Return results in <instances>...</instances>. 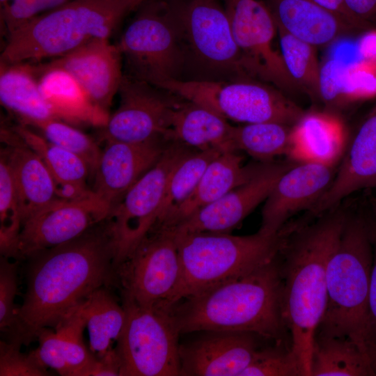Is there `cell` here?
Instances as JSON below:
<instances>
[{"label": "cell", "mask_w": 376, "mask_h": 376, "mask_svg": "<svg viewBox=\"0 0 376 376\" xmlns=\"http://www.w3.org/2000/svg\"><path fill=\"white\" fill-rule=\"evenodd\" d=\"M31 126L37 128L49 142L81 157L94 173L102 150L91 136L57 118L40 121Z\"/></svg>", "instance_id": "36"}, {"label": "cell", "mask_w": 376, "mask_h": 376, "mask_svg": "<svg viewBox=\"0 0 376 376\" xmlns=\"http://www.w3.org/2000/svg\"><path fill=\"white\" fill-rule=\"evenodd\" d=\"M125 0H75L7 36L1 64L55 58L97 38H109L127 14Z\"/></svg>", "instance_id": "5"}, {"label": "cell", "mask_w": 376, "mask_h": 376, "mask_svg": "<svg viewBox=\"0 0 376 376\" xmlns=\"http://www.w3.org/2000/svg\"><path fill=\"white\" fill-rule=\"evenodd\" d=\"M311 376H375L369 357L347 337L315 334Z\"/></svg>", "instance_id": "31"}, {"label": "cell", "mask_w": 376, "mask_h": 376, "mask_svg": "<svg viewBox=\"0 0 376 376\" xmlns=\"http://www.w3.org/2000/svg\"><path fill=\"white\" fill-rule=\"evenodd\" d=\"M158 88L205 107L226 119L257 123L275 122L293 127L306 116L276 87L243 78L236 81L171 79Z\"/></svg>", "instance_id": "7"}, {"label": "cell", "mask_w": 376, "mask_h": 376, "mask_svg": "<svg viewBox=\"0 0 376 376\" xmlns=\"http://www.w3.org/2000/svg\"><path fill=\"white\" fill-rule=\"evenodd\" d=\"M241 376H301V372L290 345L275 343L273 347L258 349Z\"/></svg>", "instance_id": "37"}, {"label": "cell", "mask_w": 376, "mask_h": 376, "mask_svg": "<svg viewBox=\"0 0 376 376\" xmlns=\"http://www.w3.org/2000/svg\"><path fill=\"white\" fill-rule=\"evenodd\" d=\"M373 206L374 212L376 214V198H375L373 201Z\"/></svg>", "instance_id": "49"}, {"label": "cell", "mask_w": 376, "mask_h": 376, "mask_svg": "<svg viewBox=\"0 0 376 376\" xmlns=\"http://www.w3.org/2000/svg\"><path fill=\"white\" fill-rule=\"evenodd\" d=\"M150 234L118 268L123 296L143 307L171 311L182 274L175 234L171 228Z\"/></svg>", "instance_id": "11"}, {"label": "cell", "mask_w": 376, "mask_h": 376, "mask_svg": "<svg viewBox=\"0 0 376 376\" xmlns=\"http://www.w3.org/2000/svg\"><path fill=\"white\" fill-rule=\"evenodd\" d=\"M320 101L327 107L339 100L342 95H347L346 78L340 61H327L320 69Z\"/></svg>", "instance_id": "41"}, {"label": "cell", "mask_w": 376, "mask_h": 376, "mask_svg": "<svg viewBox=\"0 0 376 376\" xmlns=\"http://www.w3.org/2000/svg\"><path fill=\"white\" fill-rule=\"evenodd\" d=\"M376 189V103L350 141L334 180L310 212L320 217L355 191Z\"/></svg>", "instance_id": "21"}, {"label": "cell", "mask_w": 376, "mask_h": 376, "mask_svg": "<svg viewBox=\"0 0 376 376\" xmlns=\"http://www.w3.org/2000/svg\"><path fill=\"white\" fill-rule=\"evenodd\" d=\"M280 52L292 79L314 102L320 101V69L317 48L277 26Z\"/></svg>", "instance_id": "34"}, {"label": "cell", "mask_w": 376, "mask_h": 376, "mask_svg": "<svg viewBox=\"0 0 376 376\" xmlns=\"http://www.w3.org/2000/svg\"><path fill=\"white\" fill-rule=\"evenodd\" d=\"M336 172L332 164L320 161L290 167L264 201L258 231L276 234L293 215L303 210L311 212L330 187Z\"/></svg>", "instance_id": "16"}, {"label": "cell", "mask_w": 376, "mask_h": 376, "mask_svg": "<svg viewBox=\"0 0 376 376\" xmlns=\"http://www.w3.org/2000/svg\"><path fill=\"white\" fill-rule=\"evenodd\" d=\"M279 254L239 277L182 299L172 308L181 334L250 332L275 343L288 334L282 313Z\"/></svg>", "instance_id": "3"}, {"label": "cell", "mask_w": 376, "mask_h": 376, "mask_svg": "<svg viewBox=\"0 0 376 376\" xmlns=\"http://www.w3.org/2000/svg\"><path fill=\"white\" fill-rule=\"evenodd\" d=\"M18 341H0V376H46L47 368L29 354L20 352Z\"/></svg>", "instance_id": "40"}, {"label": "cell", "mask_w": 376, "mask_h": 376, "mask_svg": "<svg viewBox=\"0 0 376 376\" xmlns=\"http://www.w3.org/2000/svg\"><path fill=\"white\" fill-rule=\"evenodd\" d=\"M373 262L372 219L348 212L327 263V305L315 334L349 338L366 352L364 329Z\"/></svg>", "instance_id": "4"}, {"label": "cell", "mask_w": 376, "mask_h": 376, "mask_svg": "<svg viewBox=\"0 0 376 376\" xmlns=\"http://www.w3.org/2000/svg\"><path fill=\"white\" fill-rule=\"evenodd\" d=\"M352 15L369 29L376 25V0H343Z\"/></svg>", "instance_id": "44"}, {"label": "cell", "mask_w": 376, "mask_h": 376, "mask_svg": "<svg viewBox=\"0 0 376 376\" xmlns=\"http://www.w3.org/2000/svg\"><path fill=\"white\" fill-rule=\"evenodd\" d=\"M366 353L369 357L372 368L376 376V347H369L366 350Z\"/></svg>", "instance_id": "47"}, {"label": "cell", "mask_w": 376, "mask_h": 376, "mask_svg": "<svg viewBox=\"0 0 376 376\" xmlns=\"http://www.w3.org/2000/svg\"><path fill=\"white\" fill-rule=\"evenodd\" d=\"M277 26L317 49L362 33L339 15L311 0H264Z\"/></svg>", "instance_id": "23"}, {"label": "cell", "mask_w": 376, "mask_h": 376, "mask_svg": "<svg viewBox=\"0 0 376 376\" xmlns=\"http://www.w3.org/2000/svg\"><path fill=\"white\" fill-rule=\"evenodd\" d=\"M347 212L337 206L311 224L295 225L279 253L282 313L301 376H311L314 336L327 305V267Z\"/></svg>", "instance_id": "2"}, {"label": "cell", "mask_w": 376, "mask_h": 376, "mask_svg": "<svg viewBox=\"0 0 376 376\" xmlns=\"http://www.w3.org/2000/svg\"><path fill=\"white\" fill-rule=\"evenodd\" d=\"M17 290V265L1 256L0 259V329L13 338L17 327V306L15 297Z\"/></svg>", "instance_id": "39"}, {"label": "cell", "mask_w": 376, "mask_h": 376, "mask_svg": "<svg viewBox=\"0 0 376 376\" xmlns=\"http://www.w3.org/2000/svg\"><path fill=\"white\" fill-rule=\"evenodd\" d=\"M1 134L10 143L1 154L6 157L13 173L23 223L58 198L56 186L42 159L23 142L15 130L11 133L3 129Z\"/></svg>", "instance_id": "25"}, {"label": "cell", "mask_w": 376, "mask_h": 376, "mask_svg": "<svg viewBox=\"0 0 376 376\" xmlns=\"http://www.w3.org/2000/svg\"><path fill=\"white\" fill-rule=\"evenodd\" d=\"M128 11L130 12L137 8L145 0H125Z\"/></svg>", "instance_id": "48"}, {"label": "cell", "mask_w": 376, "mask_h": 376, "mask_svg": "<svg viewBox=\"0 0 376 376\" xmlns=\"http://www.w3.org/2000/svg\"><path fill=\"white\" fill-rule=\"evenodd\" d=\"M233 127L226 119L201 105L187 101L175 104L171 118L170 139L198 150L237 151Z\"/></svg>", "instance_id": "27"}, {"label": "cell", "mask_w": 376, "mask_h": 376, "mask_svg": "<svg viewBox=\"0 0 376 376\" xmlns=\"http://www.w3.org/2000/svg\"><path fill=\"white\" fill-rule=\"evenodd\" d=\"M224 5L250 77L269 82L289 97L301 93L274 49L277 28L264 0H224Z\"/></svg>", "instance_id": "12"}, {"label": "cell", "mask_w": 376, "mask_h": 376, "mask_svg": "<svg viewBox=\"0 0 376 376\" xmlns=\"http://www.w3.org/2000/svg\"><path fill=\"white\" fill-rule=\"evenodd\" d=\"M26 290L11 341L28 345L44 328L54 329L110 278L113 249L107 226L31 257Z\"/></svg>", "instance_id": "1"}, {"label": "cell", "mask_w": 376, "mask_h": 376, "mask_svg": "<svg viewBox=\"0 0 376 376\" xmlns=\"http://www.w3.org/2000/svg\"><path fill=\"white\" fill-rule=\"evenodd\" d=\"M0 100L27 126L58 119L40 91L33 67L25 63L1 64Z\"/></svg>", "instance_id": "29"}, {"label": "cell", "mask_w": 376, "mask_h": 376, "mask_svg": "<svg viewBox=\"0 0 376 376\" xmlns=\"http://www.w3.org/2000/svg\"><path fill=\"white\" fill-rule=\"evenodd\" d=\"M292 166L266 162L251 180L199 209L171 229L178 235L228 233L266 200L281 175Z\"/></svg>", "instance_id": "17"}, {"label": "cell", "mask_w": 376, "mask_h": 376, "mask_svg": "<svg viewBox=\"0 0 376 376\" xmlns=\"http://www.w3.org/2000/svg\"><path fill=\"white\" fill-rule=\"evenodd\" d=\"M266 162L244 165L237 151L220 154L207 165L189 197L153 229L176 227L199 209L251 180Z\"/></svg>", "instance_id": "24"}, {"label": "cell", "mask_w": 376, "mask_h": 376, "mask_svg": "<svg viewBox=\"0 0 376 376\" xmlns=\"http://www.w3.org/2000/svg\"><path fill=\"white\" fill-rule=\"evenodd\" d=\"M221 153L217 149L192 151L178 163L169 177L154 227L160 225L189 197L207 165Z\"/></svg>", "instance_id": "33"}, {"label": "cell", "mask_w": 376, "mask_h": 376, "mask_svg": "<svg viewBox=\"0 0 376 376\" xmlns=\"http://www.w3.org/2000/svg\"><path fill=\"white\" fill-rule=\"evenodd\" d=\"M85 328L79 304L54 329H42L36 338L38 346L29 354L42 367L61 375L88 376L97 358L84 343Z\"/></svg>", "instance_id": "22"}, {"label": "cell", "mask_w": 376, "mask_h": 376, "mask_svg": "<svg viewBox=\"0 0 376 376\" xmlns=\"http://www.w3.org/2000/svg\"><path fill=\"white\" fill-rule=\"evenodd\" d=\"M109 212V207L92 190L75 199L58 197L22 223L19 258H31L71 241L107 219Z\"/></svg>", "instance_id": "13"}, {"label": "cell", "mask_w": 376, "mask_h": 376, "mask_svg": "<svg viewBox=\"0 0 376 376\" xmlns=\"http://www.w3.org/2000/svg\"><path fill=\"white\" fill-rule=\"evenodd\" d=\"M20 203L10 167L1 154L0 160V252L4 258H19L22 228Z\"/></svg>", "instance_id": "35"}, {"label": "cell", "mask_w": 376, "mask_h": 376, "mask_svg": "<svg viewBox=\"0 0 376 376\" xmlns=\"http://www.w3.org/2000/svg\"><path fill=\"white\" fill-rule=\"evenodd\" d=\"M339 15L362 33L370 29L357 19L347 8L343 0H311Z\"/></svg>", "instance_id": "45"}, {"label": "cell", "mask_w": 376, "mask_h": 376, "mask_svg": "<svg viewBox=\"0 0 376 376\" xmlns=\"http://www.w3.org/2000/svg\"><path fill=\"white\" fill-rule=\"evenodd\" d=\"M232 136L237 150L262 162L288 153L293 140L292 126L275 122L233 126Z\"/></svg>", "instance_id": "32"}, {"label": "cell", "mask_w": 376, "mask_h": 376, "mask_svg": "<svg viewBox=\"0 0 376 376\" xmlns=\"http://www.w3.org/2000/svg\"><path fill=\"white\" fill-rule=\"evenodd\" d=\"M32 67L39 75L40 91L58 119L102 127L107 125L108 111L97 106L69 72L46 63Z\"/></svg>", "instance_id": "26"}, {"label": "cell", "mask_w": 376, "mask_h": 376, "mask_svg": "<svg viewBox=\"0 0 376 376\" xmlns=\"http://www.w3.org/2000/svg\"><path fill=\"white\" fill-rule=\"evenodd\" d=\"M159 90L147 82L123 75L118 91L119 106L103 127V139L127 143L155 139L171 141V118L175 103Z\"/></svg>", "instance_id": "15"}, {"label": "cell", "mask_w": 376, "mask_h": 376, "mask_svg": "<svg viewBox=\"0 0 376 376\" xmlns=\"http://www.w3.org/2000/svg\"><path fill=\"white\" fill-rule=\"evenodd\" d=\"M14 130L48 168L56 183L58 197L75 199L91 193L86 188V180L91 171L84 159L49 142L23 123Z\"/></svg>", "instance_id": "28"}, {"label": "cell", "mask_w": 376, "mask_h": 376, "mask_svg": "<svg viewBox=\"0 0 376 376\" xmlns=\"http://www.w3.org/2000/svg\"><path fill=\"white\" fill-rule=\"evenodd\" d=\"M117 45L129 76L158 86L176 73L183 58L178 6L145 0Z\"/></svg>", "instance_id": "8"}, {"label": "cell", "mask_w": 376, "mask_h": 376, "mask_svg": "<svg viewBox=\"0 0 376 376\" xmlns=\"http://www.w3.org/2000/svg\"><path fill=\"white\" fill-rule=\"evenodd\" d=\"M178 141L168 146L159 160L112 207L107 219L115 268L125 263L155 226L169 177L192 151Z\"/></svg>", "instance_id": "10"}, {"label": "cell", "mask_w": 376, "mask_h": 376, "mask_svg": "<svg viewBox=\"0 0 376 376\" xmlns=\"http://www.w3.org/2000/svg\"><path fill=\"white\" fill-rule=\"evenodd\" d=\"M180 345V375L241 376L258 350L256 336L250 332L207 331Z\"/></svg>", "instance_id": "19"}, {"label": "cell", "mask_w": 376, "mask_h": 376, "mask_svg": "<svg viewBox=\"0 0 376 376\" xmlns=\"http://www.w3.org/2000/svg\"><path fill=\"white\" fill-rule=\"evenodd\" d=\"M126 321L115 346L120 376L180 375L178 337L172 314L123 296Z\"/></svg>", "instance_id": "9"}, {"label": "cell", "mask_w": 376, "mask_h": 376, "mask_svg": "<svg viewBox=\"0 0 376 376\" xmlns=\"http://www.w3.org/2000/svg\"><path fill=\"white\" fill-rule=\"evenodd\" d=\"M182 38L194 55L214 70L249 75L224 3L188 0L178 6Z\"/></svg>", "instance_id": "14"}, {"label": "cell", "mask_w": 376, "mask_h": 376, "mask_svg": "<svg viewBox=\"0 0 376 376\" xmlns=\"http://www.w3.org/2000/svg\"><path fill=\"white\" fill-rule=\"evenodd\" d=\"M171 141L141 143L106 141L94 171L92 191L110 208L162 157Z\"/></svg>", "instance_id": "18"}, {"label": "cell", "mask_w": 376, "mask_h": 376, "mask_svg": "<svg viewBox=\"0 0 376 376\" xmlns=\"http://www.w3.org/2000/svg\"><path fill=\"white\" fill-rule=\"evenodd\" d=\"M122 61L117 45L111 44L109 38H97L46 64L69 72L91 100L108 111L124 75Z\"/></svg>", "instance_id": "20"}, {"label": "cell", "mask_w": 376, "mask_h": 376, "mask_svg": "<svg viewBox=\"0 0 376 376\" xmlns=\"http://www.w3.org/2000/svg\"><path fill=\"white\" fill-rule=\"evenodd\" d=\"M361 55L365 60L376 62V29L375 27L362 33L359 43Z\"/></svg>", "instance_id": "46"}, {"label": "cell", "mask_w": 376, "mask_h": 376, "mask_svg": "<svg viewBox=\"0 0 376 376\" xmlns=\"http://www.w3.org/2000/svg\"><path fill=\"white\" fill-rule=\"evenodd\" d=\"M347 95L354 97L376 95V62L363 60L346 75Z\"/></svg>", "instance_id": "42"}, {"label": "cell", "mask_w": 376, "mask_h": 376, "mask_svg": "<svg viewBox=\"0 0 376 376\" xmlns=\"http://www.w3.org/2000/svg\"><path fill=\"white\" fill-rule=\"evenodd\" d=\"M373 262L367 304L364 329L366 350L376 347V222L372 220Z\"/></svg>", "instance_id": "43"}, {"label": "cell", "mask_w": 376, "mask_h": 376, "mask_svg": "<svg viewBox=\"0 0 376 376\" xmlns=\"http://www.w3.org/2000/svg\"><path fill=\"white\" fill-rule=\"evenodd\" d=\"M89 338V350L100 359L113 351L126 321V311L104 288L92 292L80 304Z\"/></svg>", "instance_id": "30"}, {"label": "cell", "mask_w": 376, "mask_h": 376, "mask_svg": "<svg viewBox=\"0 0 376 376\" xmlns=\"http://www.w3.org/2000/svg\"><path fill=\"white\" fill-rule=\"evenodd\" d=\"M75 0H0L1 20L6 35L44 13Z\"/></svg>", "instance_id": "38"}, {"label": "cell", "mask_w": 376, "mask_h": 376, "mask_svg": "<svg viewBox=\"0 0 376 376\" xmlns=\"http://www.w3.org/2000/svg\"><path fill=\"white\" fill-rule=\"evenodd\" d=\"M291 231L290 226L285 225L273 235L260 231L243 236L228 233H175L182 267L175 304L272 260L280 253Z\"/></svg>", "instance_id": "6"}]
</instances>
